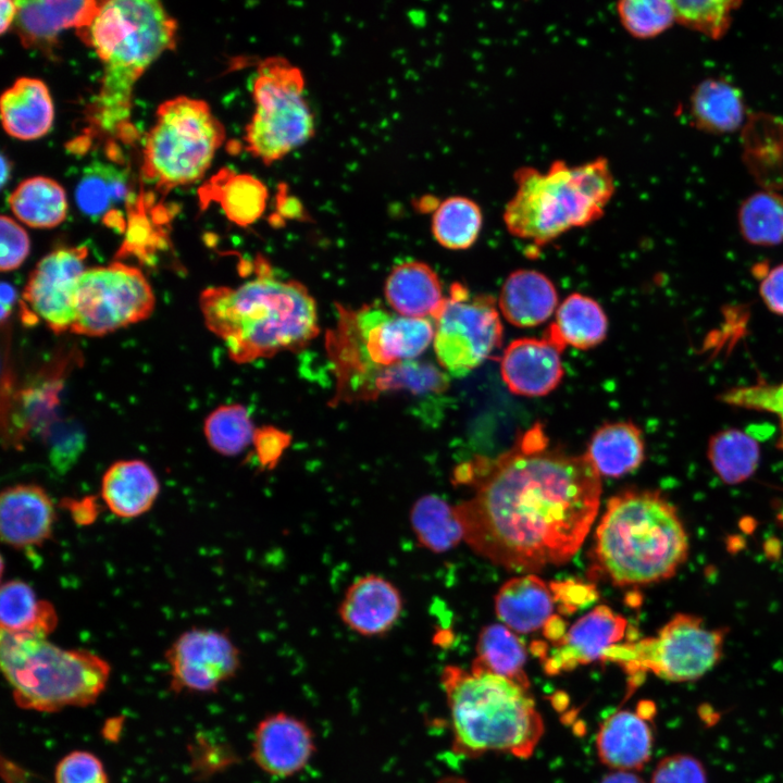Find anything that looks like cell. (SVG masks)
Masks as SVG:
<instances>
[{
    "label": "cell",
    "mask_w": 783,
    "mask_h": 783,
    "mask_svg": "<svg viewBox=\"0 0 783 783\" xmlns=\"http://www.w3.org/2000/svg\"><path fill=\"white\" fill-rule=\"evenodd\" d=\"M455 480L474 485L473 496L455 506L463 540L517 572L568 562L600 504V474L585 453L550 449L539 424L495 459L461 464Z\"/></svg>",
    "instance_id": "6da1fadb"
},
{
    "label": "cell",
    "mask_w": 783,
    "mask_h": 783,
    "mask_svg": "<svg viewBox=\"0 0 783 783\" xmlns=\"http://www.w3.org/2000/svg\"><path fill=\"white\" fill-rule=\"evenodd\" d=\"M200 309L207 327L237 363L303 348L319 333L314 299L296 281L262 273L238 287H209Z\"/></svg>",
    "instance_id": "7a4b0ae2"
},
{
    "label": "cell",
    "mask_w": 783,
    "mask_h": 783,
    "mask_svg": "<svg viewBox=\"0 0 783 783\" xmlns=\"http://www.w3.org/2000/svg\"><path fill=\"white\" fill-rule=\"evenodd\" d=\"M688 552L689 538L676 507L657 490L630 489L613 496L595 532V561L618 586L669 580Z\"/></svg>",
    "instance_id": "3957f363"
},
{
    "label": "cell",
    "mask_w": 783,
    "mask_h": 783,
    "mask_svg": "<svg viewBox=\"0 0 783 783\" xmlns=\"http://www.w3.org/2000/svg\"><path fill=\"white\" fill-rule=\"evenodd\" d=\"M442 684L457 753L477 756L502 751L520 758L532 755L544 723L526 687L456 666L444 669Z\"/></svg>",
    "instance_id": "277c9868"
},
{
    "label": "cell",
    "mask_w": 783,
    "mask_h": 783,
    "mask_svg": "<svg viewBox=\"0 0 783 783\" xmlns=\"http://www.w3.org/2000/svg\"><path fill=\"white\" fill-rule=\"evenodd\" d=\"M103 63L96 117L111 129L128 117L132 91L145 70L175 46L176 22L156 0L102 2L79 33Z\"/></svg>",
    "instance_id": "5b68a950"
},
{
    "label": "cell",
    "mask_w": 783,
    "mask_h": 783,
    "mask_svg": "<svg viewBox=\"0 0 783 783\" xmlns=\"http://www.w3.org/2000/svg\"><path fill=\"white\" fill-rule=\"evenodd\" d=\"M513 178L517 188L505 206V225L511 235L536 246L599 220L616 191L602 157L572 166L555 160L545 172L521 166Z\"/></svg>",
    "instance_id": "8992f818"
},
{
    "label": "cell",
    "mask_w": 783,
    "mask_h": 783,
    "mask_svg": "<svg viewBox=\"0 0 783 783\" xmlns=\"http://www.w3.org/2000/svg\"><path fill=\"white\" fill-rule=\"evenodd\" d=\"M338 322L326 336L337 378L334 401L370 400L373 383L386 370L414 360L434 340L428 319L394 314L377 304L357 310L337 304Z\"/></svg>",
    "instance_id": "52a82bcc"
},
{
    "label": "cell",
    "mask_w": 783,
    "mask_h": 783,
    "mask_svg": "<svg viewBox=\"0 0 783 783\" xmlns=\"http://www.w3.org/2000/svg\"><path fill=\"white\" fill-rule=\"evenodd\" d=\"M0 664L16 706L38 712L95 704L111 674L95 652L27 634L1 633Z\"/></svg>",
    "instance_id": "ba28073f"
},
{
    "label": "cell",
    "mask_w": 783,
    "mask_h": 783,
    "mask_svg": "<svg viewBox=\"0 0 783 783\" xmlns=\"http://www.w3.org/2000/svg\"><path fill=\"white\" fill-rule=\"evenodd\" d=\"M224 139L225 128L206 101L186 96L166 100L147 135L142 174L165 191L194 183Z\"/></svg>",
    "instance_id": "9c48e42d"
},
{
    "label": "cell",
    "mask_w": 783,
    "mask_h": 783,
    "mask_svg": "<svg viewBox=\"0 0 783 783\" xmlns=\"http://www.w3.org/2000/svg\"><path fill=\"white\" fill-rule=\"evenodd\" d=\"M301 71L283 57L258 66L252 83L256 110L246 126V149L265 164L285 157L314 135V117L303 97Z\"/></svg>",
    "instance_id": "30bf717a"
},
{
    "label": "cell",
    "mask_w": 783,
    "mask_h": 783,
    "mask_svg": "<svg viewBox=\"0 0 783 783\" xmlns=\"http://www.w3.org/2000/svg\"><path fill=\"white\" fill-rule=\"evenodd\" d=\"M726 633L696 614L679 612L656 636L617 644L602 660L618 663L634 684L647 672L670 682L696 681L721 660Z\"/></svg>",
    "instance_id": "8fae6325"
},
{
    "label": "cell",
    "mask_w": 783,
    "mask_h": 783,
    "mask_svg": "<svg viewBox=\"0 0 783 783\" xmlns=\"http://www.w3.org/2000/svg\"><path fill=\"white\" fill-rule=\"evenodd\" d=\"M154 303L152 288L139 269L122 262L86 269L75 290L71 332L107 335L147 319Z\"/></svg>",
    "instance_id": "7c38bea8"
},
{
    "label": "cell",
    "mask_w": 783,
    "mask_h": 783,
    "mask_svg": "<svg viewBox=\"0 0 783 783\" xmlns=\"http://www.w3.org/2000/svg\"><path fill=\"white\" fill-rule=\"evenodd\" d=\"M433 320L437 361L453 376L477 368L501 345L502 324L494 298L472 295L461 284L451 286Z\"/></svg>",
    "instance_id": "4fadbf2b"
},
{
    "label": "cell",
    "mask_w": 783,
    "mask_h": 783,
    "mask_svg": "<svg viewBox=\"0 0 783 783\" xmlns=\"http://www.w3.org/2000/svg\"><path fill=\"white\" fill-rule=\"evenodd\" d=\"M170 687L182 693H214L240 668V652L231 637L211 629L182 633L165 651Z\"/></svg>",
    "instance_id": "5bb4252c"
},
{
    "label": "cell",
    "mask_w": 783,
    "mask_h": 783,
    "mask_svg": "<svg viewBox=\"0 0 783 783\" xmlns=\"http://www.w3.org/2000/svg\"><path fill=\"white\" fill-rule=\"evenodd\" d=\"M87 254L86 246L57 249L36 264L25 285L23 300L54 333L72 328L75 290Z\"/></svg>",
    "instance_id": "9a60e30c"
},
{
    "label": "cell",
    "mask_w": 783,
    "mask_h": 783,
    "mask_svg": "<svg viewBox=\"0 0 783 783\" xmlns=\"http://www.w3.org/2000/svg\"><path fill=\"white\" fill-rule=\"evenodd\" d=\"M314 751L312 729L294 714L270 713L254 729L251 758L270 776L287 779L296 775L307 767Z\"/></svg>",
    "instance_id": "2e32d148"
},
{
    "label": "cell",
    "mask_w": 783,
    "mask_h": 783,
    "mask_svg": "<svg viewBox=\"0 0 783 783\" xmlns=\"http://www.w3.org/2000/svg\"><path fill=\"white\" fill-rule=\"evenodd\" d=\"M405 599L400 589L385 576L370 573L347 587L337 612L340 621L363 637H381L400 620Z\"/></svg>",
    "instance_id": "e0dca14e"
},
{
    "label": "cell",
    "mask_w": 783,
    "mask_h": 783,
    "mask_svg": "<svg viewBox=\"0 0 783 783\" xmlns=\"http://www.w3.org/2000/svg\"><path fill=\"white\" fill-rule=\"evenodd\" d=\"M561 348L546 335L512 340L500 358V375L508 389L520 396L550 394L561 383L564 370Z\"/></svg>",
    "instance_id": "ac0fdd59"
},
{
    "label": "cell",
    "mask_w": 783,
    "mask_h": 783,
    "mask_svg": "<svg viewBox=\"0 0 783 783\" xmlns=\"http://www.w3.org/2000/svg\"><path fill=\"white\" fill-rule=\"evenodd\" d=\"M54 522L53 501L41 486L21 483L1 492L0 536L5 545L15 549L39 547L51 538Z\"/></svg>",
    "instance_id": "d6986e66"
},
{
    "label": "cell",
    "mask_w": 783,
    "mask_h": 783,
    "mask_svg": "<svg viewBox=\"0 0 783 783\" xmlns=\"http://www.w3.org/2000/svg\"><path fill=\"white\" fill-rule=\"evenodd\" d=\"M626 624V620L609 607L594 608L555 643V649L545 657V670L556 674L579 664L602 660L607 650L622 639Z\"/></svg>",
    "instance_id": "ffe728a7"
},
{
    "label": "cell",
    "mask_w": 783,
    "mask_h": 783,
    "mask_svg": "<svg viewBox=\"0 0 783 783\" xmlns=\"http://www.w3.org/2000/svg\"><path fill=\"white\" fill-rule=\"evenodd\" d=\"M14 28L22 44L29 47L51 45L64 29L86 30L99 12L102 1H15Z\"/></svg>",
    "instance_id": "44dd1931"
},
{
    "label": "cell",
    "mask_w": 783,
    "mask_h": 783,
    "mask_svg": "<svg viewBox=\"0 0 783 783\" xmlns=\"http://www.w3.org/2000/svg\"><path fill=\"white\" fill-rule=\"evenodd\" d=\"M652 732L643 713L620 710L601 724L596 747L599 759L617 771L642 769L650 759Z\"/></svg>",
    "instance_id": "7402d4cb"
},
{
    "label": "cell",
    "mask_w": 783,
    "mask_h": 783,
    "mask_svg": "<svg viewBox=\"0 0 783 783\" xmlns=\"http://www.w3.org/2000/svg\"><path fill=\"white\" fill-rule=\"evenodd\" d=\"M160 493L151 467L139 459L112 463L101 480L100 496L116 517L133 519L151 509Z\"/></svg>",
    "instance_id": "603a6c76"
},
{
    "label": "cell",
    "mask_w": 783,
    "mask_h": 783,
    "mask_svg": "<svg viewBox=\"0 0 783 783\" xmlns=\"http://www.w3.org/2000/svg\"><path fill=\"white\" fill-rule=\"evenodd\" d=\"M4 130L21 140L45 136L53 123V104L46 84L32 77H21L7 89L0 100Z\"/></svg>",
    "instance_id": "cb8c5ba5"
},
{
    "label": "cell",
    "mask_w": 783,
    "mask_h": 783,
    "mask_svg": "<svg viewBox=\"0 0 783 783\" xmlns=\"http://www.w3.org/2000/svg\"><path fill=\"white\" fill-rule=\"evenodd\" d=\"M498 306L504 318L518 327H533L547 321L558 306L552 282L535 270H517L502 284Z\"/></svg>",
    "instance_id": "d4e9b609"
},
{
    "label": "cell",
    "mask_w": 783,
    "mask_h": 783,
    "mask_svg": "<svg viewBox=\"0 0 783 783\" xmlns=\"http://www.w3.org/2000/svg\"><path fill=\"white\" fill-rule=\"evenodd\" d=\"M384 291L387 302L399 315L413 319H433L446 299L437 274L421 261L396 265Z\"/></svg>",
    "instance_id": "484cf974"
},
{
    "label": "cell",
    "mask_w": 783,
    "mask_h": 783,
    "mask_svg": "<svg viewBox=\"0 0 783 783\" xmlns=\"http://www.w3.org/2000/svg\"><path fill=\"white\" fill-rule=\"evenodd\" d=\"M495 609L507 627L529 633L544 626L552 617L554 597L550 587L538 576H515L499 588Z\"/></svg>",
    "instance_id": "4316f807"
},
{
    "label": "cell",
    "mask_w": 783,
    "mask_h": 783,
    "mask_svg": "<svg viewBox=\"0 0 783 783\" xmlns=\"http://www.w3.org/2000/svg\"><path fill=\"white\" fill-rule=\"evenodd\" d=\"M746 114L741 89L725 78H705L692 91L689 116L694 127L701 132L733 133L743 126Z\"/></svg>",
    "instance_id": "83f0119b"
},
{
    "label": "cell",
    "mask_w": 783,
    "mask_h": 783,
    "mask_svg": "<svg viewBox=\"0 0 783 783\" xmlns=\"http://www.w3.org/2000/svg\"><path fill=\"white\" fill-rule=\"evenodd\" d=\"M743 146L747 167L763 189L783 188V121L767 113L749 114Z\"/></svg>",
    "instance_id": "f1b7e54d"
},
{
    "label": "cell",
    "mask_w": 783,
    "mask_h": 783,
    "mask_svg": "<svg viewBox=\"0 0 783 783\" xmlns=\"http://www.w3.org/2000/svg\"><path fill=\"white\" fill-rule=\"evenodd\" d=\"M585 456L600 475H625L645 459L643 432L631 421L604 424L592 435Z\"/></svg>",
    "instance_id": "f546056e"
},
{
    "label": "cell",
    "mask_w": 783,
    "mask_h": 783,
    "mask_svg": "<svg viewBox=\"0 0 783 783\" xmlns=\"http://www.w3.org/2000/svg\"><path fill=\"white\" fill-rule=\"evenodd\" d=\"M607 332L608 319L601 306L588 296L574 293L557 308L546 336L561 348L586 350L602 343Z\"/></svg>",
    "instance_id": "4dcf8cb0"
},
{
    "label": "cell",
    "mask_w": 783,
    "mask_h": 783,
    "mask_svg": "<svg viewBox=\"0 0 783 783\" xmlns=\"http://www.w3.org/2000/svg\"><path fill=\"white\" fill-rule=\"evenodd\" d=\"M0 624L1 633L48 637L58 625V614L28 583L14 579L0 588Z\"/></svg>",
    "instance_id": "1f68e13d"
},
{
    "label": "cell",
    "mask_w": 783,
    "mask_h": 783,
    "mask_svg": "<svg viewBox=\"0 0 783 783\" xmlns=\"http://www.w3.org/2000/svg\"><path fill=\"white\" fill-rule=\"evenodd\" d=\"M202 201L220 202L225 215L239 226L254 223L264 212L269 197L266 186L250 174L222 169L204 185Z\"/></svg>",
    "instance_id": "d6a6232c"
},
{
    "label": "cell",
    "mask_w": 783,
    "mask_h": 783,
    "mask_svg": "<svg viewBox=\"0 0 783 783\" xmlns=\"http://www.w3.org/2000/svg\"><path fill=\"white\" fill-rule=\"evenodd\" d=\"M409 522L418 544L432 552H446L463 540L455 506L436 494L423 495L412 504Z\"/></svg>",
    "instance_id": "836d02e7"
},
{
    "label": "cell",
    "mask_w": 783,
    "mask_h": 783,
    "mask_svg": "<svg viewBox=\"0 0 783 783\" xmlns=\"http://www.w3.org/2000/svg\"><path fill=\"white\" fill-rule=\"evenodd\" d=\"M525 662V647L512 630L502 624H490L482 629L472 671L499 675L529 688Z\"/></svg>",
    "instance_id": "e575fe53"
},
{
    "label": "cell",
    "mask_w": 783,
    "mask_h": 783,
    "mask_svg": "<svg viewBox=\"0 0 783 783\" xmlns=\"http://www.w3.org/2000/svg\"><path fill=\"white\" fill-rule=\"evenodd\" d=\"M9 206L24 224L35 228H52L66 216L64 189L53 179L35 176L23 181L9 196Z\"/></svg>",
    "instance_id": "d590c367"
},
{
    "label": "cell",
    "mask_w": 783,
    "mask_h": 783,
    "mask_svg": "<svg viewBox=\"0 0 783 783\" xmlns=\"http://www.w3.org/2000/svg\"><path fill=\"white\" fill-rule=\"evenodd\" d=\"M707 459L722 482L736 485L756 472L760 461V446L747 432L728 427L709 438Z\"/></svg>",
    "instance_id": "8d00e7d4"
},
{
    "label": "cell",
    "mask_w": 783,
    "mask_h": 783,
    "mask_svg": "<svg viewBox=\"0 0 783 783\" xmlns=\"http://www.w3.org/2000/svg\"><path fill=\"white\" fill-rule=\"evenodd\" d=\"M483 225L481 207L464 196H451L440 201L432 217L435 240L451 250L470 248L478 238Z\"/></svg>",
    "instance_id": "74e56055"
},
{
    "label": "cell",
    "mask_w": 783,
    "mask_h": 783,
    "mask_svg": "<svg viewBox=\"0 0 783 783\" xmlns=\"http://www.w3.org/2000/svg\"><path fill=\"white\" fill-rule=\"evenodd\" d=\"M737 222L742 237L750 245L783 244V196L766 189L749 195L739 204Z\"/></svg>",
    "instance_id": "f35d334b"
},
{
    "label": "cell",
    "mask_w": 783,
    "mask_h": 783,
    "mask_svg": "<svg viewBox=\"0 0 783 783\" xmlns=\"http://www.w3.org/2000/svg\"><path fill=\"white\" fill-rule=\"evenodd\" d=\"M126 196V173L100 161L91 162L84 170L75 190L78 208L94 219L104 215L113 206L124 201Z\"/></svg>",
    "instance_id": "ab89813d"
},
{
    "label": "cell",
    "mask_w": 783,
    "mask_h": 783,
    "mask_svg": "<svg viewBox=\"0 0 783 783\" xmlns=\"http://www.w3.org/2000/svg\"><path fill=\"white\" fill-rule=\"evenodd\" d=\"M256 428L241 405H225L212 411L204 421L203 433L210 447L220 455L233 457L253 440Z\"/></svg>",
    "instance_id": "60d3db41"
},
{
    "label": "cell",
    "mask_w": 783,
    "mask_h": 783,
    "mask_svg": "<svg viewBox=\"0 0 783 783\" xmlns=\"http://www.w3.org/2000/svg\"><path fill=\"white\" fill-rule=\"evenodd\" d=\"M675 22L713 40L721 39L729 30L733 12L741 1L696 0L672 1Z\"/></svg>",
    "instance_id": "b9f144b4"
},
{
    "label": "cell",
    "mask_w": 783,
    "mask_h": 783,
    "mask_svg": "<svg viewBox=\"0 0 783 783\" xmlns=\"http://www.w3.org/2000/svg\"><path fill=\"white\" fill-rule=\"evenodd\" d=\"M616 10L625 30L639 39L654 38L675 22L672 1L624 0L617 3Z\"/></svg>",
    "instance_id": "7bdbcfd3"
},
{
    "label": "cell",
    "mask_w": 783,
    "mask_h": 783,
    "mask_svg": "<svg viewBox=\"0 0 783 783\" xmlns=\"http://www.w3.org/2000/svg\"><path fill=\"white\" fill-rule=\"evenodd\" d=\"M718 400L733 408L775 415L780 430L776 447L783 451V381L780 383L758 381L749 385L734 386L723 390L718 396Z\"/></svg>",
    "instance_id": "ee69618b"
},
{
    "label": "cell",
    "mask_w": 783,
    "mask_h": 783,
    "mask_svg": "<svg viewBox=\"0 0 783 783\" xmlns=\"http://www.w3.org/2000/svg\"><path fill=\"white\" fill-rule=\"evenodd\" d=\"M54 783H109L102 761L87 750L63 756L54 769Z\"/></svg>",
    "instance_id": "f6af8a7d"
},
{
    "label": "cell",
    "mask_w": 783,
    "mask_h": 783,
    "mask_svg": "<svg viewBox=\"0 0 783 783\" xmlns=\"http://www.w3.org/2000/svg\"><path fill=\"white\" fill-rule=\"evenodd\" d=\"M651 783H707L703 763L689 755H672L656 766Z\"/></svg>",
    "instance_id": "bcb514c9"
},
{
    "label": "cell",
    "mask_w": 783,
    "mask_h": 783,
    "mask_svg": "<svg viewBox=\"0 0 783 783\" xmlns=\"http://www.w3.org/2000/svg\"><path fill=\"white\" fill-rule=\"evenodd\" d=\"M84 446V434L71 421L52 428L50 434L51 463L60 471L69 469L76 461Z\"/></svg>",
    "instance_id": "7dc6e473"
},
{
    "label": "cell",
    "mask_w": 783,
    "mask_h": 783,
    "mask_svg": "<svg viewBox=\"0 0 783 783\" xmlns=\"http://www.w3.org/2000/svg\"><path fill=\"white\" fill-rule=\"evenodd\" d=\"M2 272L16 270L29 252V238L26 231L9 216L0 219Z\"/></svg>",
    "instance_id": "c3c4849f"
},
{
    "label": "cell",
    "mask_w": 783,
    "mask_h": 783,
    "mask_svg": "<svg viewBox=\"0 0 783 783\" xmlns=\"http://www.w3.org/2000/svg\"><path fill=\"white\" fill-rule=\"evenodd\" d=\"M290 442L288 433L274 426L256 428L252 445L260 467L263 470L275 469Z\"/></svg>",
    "instance_id": "681fc988"
},
{
    "label": "cell",
    "mask_w": 783,
    "mask_h": 783,
    "mask_svg": "<svg viewBox=\"0 0 783 783\" xmlns=\"http://www.w3.org/2000/svg\"><path fill=\"white\" fill-rule=\"evenodd\" d=\"M754 271L759 279V296L767 309L783 316V262L772 268L765 263L756 264Z\"/></svg>",
    "instance_id": "f907efd6"
},
{
    "label": "cell",
    "mask_w": 783,
    "mask_h": 783,
    "mask_svg": "<svg viewBox=\"0 0 783 783\" xmlns=\"http://www.w3.org/2000/svg\"><path fill=\"white\" fill-rule=\"evenodd\" d=\"M550 591L554 600L558 601L567 613L593 602L597 597V591L592 584H584L576 581L552 583Z\"/></svg>",
    "instance_id": "816d5d0a"
},
{
    "label": "cell",
    "mask_w": 783,
    "mask_h": 783,
    "mask_svg": "<svg viewBox=\"0 0 783 783\" xmlns=\"http://www.w3.org/2000/svg\"><path fill=\"white\" fill-rule=\"evenodd\" d=\"M62 506L78 525L94 523L99 514V505L94 496H86L80 499L66 498Z\"/></svg>",
    "instance_id": "f5cc1de1"
},
{
    "label": "cell",
    "mask_w": 783,
    "mask_h": 783,
    "mask_svg": "<svg viewBox=\"0 0 783 783\" xmlns=\"http://www.w3.org/2000/svg\"><path fill=\"white\" fill-rule=\"evenodd\" d=\"M276 209L279 214L287 217H304V210L301 203L286 192V185L281 184L276 194Z\"/></svg>",
    "instance_id": "db71d44e"
},
{
    "label": "cell",
    "mask_w": 783,
    "mask_h": 783,
    "mask_svg": "<svg viewBox=\"0 0 783 783\" xmlns=\"http://www.w3.org/2000/svg\"><path fill=\"white\" fill-rule=\"evenodd\" d=\"M17 14V5L15 1L2 0L0 3V32L4 34L5 30L14 22Z\"/></svg>",
    "instance_id": "11a10c76"
},
{
    "label": "cell",
    "mask_w": 783,
    "mask_h": 783,
    "mask_svg": "<svg viewBox=\"0 0 783 783\" xmlns=\"http://www.w3.org/2000/svg\"><path fill=\"white\" fill-rule=\"evenodd\" d=\"M600 783H645L639 776L630 771H616L606 775Z\"/></svg>",
    "instance_id": "9f6ffc18"
},
{
    "label": "cell",
    "mask_w": 783,
    "mask_h": 783,
    "mask_svg": "<svg viewBox=\"0 0 783 783\" xmlns=\"http://www.w3.org/2000/svg\"><path fill=\"white\" fill-rule=\"evenodd\" d=\"M15 296H16V294H15L14 288L7 283H2V285H1V318H2V320H4L7 314L10 312V309L14 303Z\"/></svg>",
    "instance_id": "6f0895ef"
},
{
    "label": "cell",
    "mask_w": 783,
    "mask_h": 783,
    "mask_svg": "<svg viewBox=\"0 0 783 783\" xmlns=\"http://www.w3.org/2000/svg\"><path fill=\"white\" fill-rule=\"evenodd\" d=\"M1 160H2V178H1V183H2V186H3V185L5 184L7 177L9 176V173H10V165H8L4 156H2Z\"/></svg>",
    "instance_id": "680465c9"
}]
</instances>
